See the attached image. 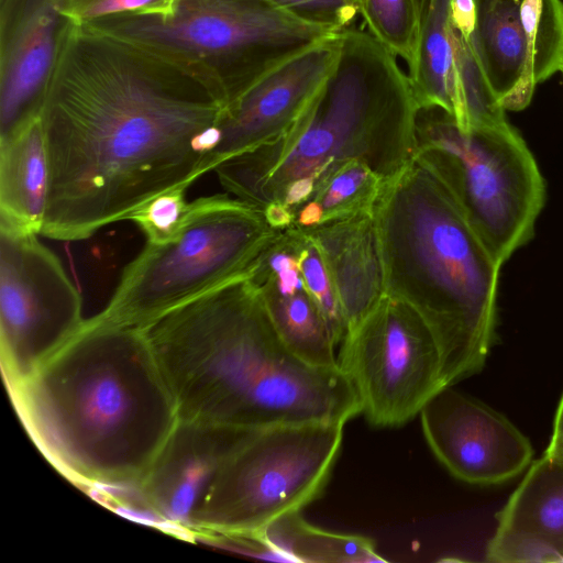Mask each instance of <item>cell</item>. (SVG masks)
I'll list each match as a JSON object with an SVG mask.
<instances>
[{"label":"cell","instance_id":"obj_10","mask_svg":"<svg viewBox=\"0 0 563 563\" xmlns=\"http://www.w3.org/2000/svg\"><path fill=\"white\" fill-rule=\"evenodd\" d=\"M338 364L354 386L362 413L379 428L411 421L445 387L431 329L409 303L387 294L345 334Z\"/></svg>","mask_w":563,"mask_h":563},{"label":"cell","instance_id":"obj_25","mask_svg":"<svg viewBox=\"0 0 563 563\" xmlns=\"http://www.w3.org/2000/svg\"><path fill=\"white\" fill-rule=\"evenodd\" d=\"M454 34L466 128L496 125L507 122L506 110L495 97L477 62L470 36L455 27Z\"/></svg>","mask_w":563,"mask_h":563},{"label":"cell","instance_id":"obj_29","mask_svg":"<svg viewBox=\"0 0 563 563\" xmlns=\"http://www.w3.org/2000/svg\"><path fill=\"white\" fill-rule=\"evenodd\" d=\"M174 0H67L66 16L74 24H88L133 12H165Z\"/></svg>","mask_w":563,"mask_h":563},{"label":"cell","instance_id":"obj_5","mask_svg":"<svg viewBox=\"0 0 563 563\" xmlns=\"http://www.w3.org/2000/svg\"><path fill=\"white\" fill-rule=\"evenodd\" d=\"M386 294L431 329L445 386L478 374L495 343L501 265L439 176L415 156L374 203Z\"/></svg>","mask_w":563,"mask_h":563},{"label":"cell","instance_id":"obj_23","mask_svg":"<svg viewBox=\"0 0 563 563\" xmlns=\"http://www.w3.org/2000/svg\"><path fill=\"white\" fill-rule=\"evenodd\" d=\"M385 181L365 163L351 161L327 178L307 201L319 207L322 223L343 219L373 211Z\"/></svg>","mask_w":563,"mask_h":563},{"label":"cell","instance_id":"obj_12","mask_svg":"<svg viewBox=\"0 0 563 563\" xmlns=\"http://www.w3.org/2000/svg\"><path fill=\"white\" fill-rule=\"evenodd\" d=\"M477 62L505 110L519 111L563 65L562 0H476L470 36Z\"/></svg>","mask_w":563,"mask_h":563},{"label":"cell","instance_id":"obj_9","mask_svg":"<svg viewBox=\"0 0 563 563\" xmlns=\"http://www.w3.org/2000/svg\"><path fill=\"white\" fill-rule=\"evenodd\" d=\"M340 423L254 431L221 465L191 517L194 537L260 534L323 494L339 457Z\"/></svg>","mask_w":563,"mask_h":563},{"label":"cell","instance_id":"obj_6","mask_svg":"<svg viewBox=\"0 0 563 563\" xmlns=\"http://www.w3.org/2000/svg\"><path fill=\"white\" fill-rule=\"evenodd\" d=\"M201 74L227 107L276 65L333 36L271 0H174L165 12L88 23Z\"/></svg>","mask_w":563,"mask_h":563},{"label":"cell","instance_id":"obj_8","mask_svg":"<svg viewBox=\"0 0 563 563\" xmlns=\"http://www.w3.org/2000/svg\"><path fill=\"white\" fill-rule=\"evenodd\" d=\"M415 134L416 156L503 266L532 238L544 203V181L526 142L508 122L464 129L439 107L418 108Z\"/></svg>","mask_w":563,"mask_h":563},{"label":"cell","instance_id":"obj_33","mask_svg":"<svg viewBox=\"0 0 563 563\" xmlns=\"http://www.w3.org/2000/svg\"><path fill=\"white\" fill-rule=\"evenodd\" d=\"M563 432V395L556 409L552 434Z\"/></svg>","mask_w":563,"mask_h":563},{"label":"cell","instance_id":"obj_27","mask_svg":"<svg viewBox=\"0 0 563 563\" xmlns=\"http://www.w3.org/2000/svg\"><path fill=\"white\" fill-rule=\"evenodd\" d=\"M189 187L190 185L184 184L157 195L131 212L126 220L139 227L147 243L168 240L187 212Z\"/></svg>","mask_w":563,"mask_h":563},{"label":"cell","instance_id":"obj_35","mask_svg":"<svg viewBox=\"0 0 563 563\" xmlns=\"http://www.w3.org/2000/svg\"><path fill=\"white\" fill-rule=\"evenodd\" d=\"M562 73H563V65H562V68H561Z\"/></svg>","mask_w":563,"mask_h":563},{"label":"cell","instance_id":"obj_1","mask_svg":"<svg viewBox=\"0 0 563 563\" xmlns=\"http://www.w3.org/2000/svg\"><path fill=\"white\" fill-rule=\"evenodd\" d=\"M223 109L191 68L70 22L40 115L49 173L41 234L86 240L157 195L191 186Z\"/></svg>","mask_w":563,"mask_h":563},{"label":"cell","instance_id":"obj_15","mask_svg":"<svg viewBox=\"0 0 563 563\" xmlns=\"http://www.w3.org/2000/svg\"><path fill=\"white\" fill-rule=\"evenodd\" d=\"M67 0H1L0 144L41 115L62 40Z\"/></svg>","mask_w":563,"mask_h":563},{"label":"cell","instance_id":"obj_32","mask_svg":"<svg viewBox=\"0 0 563 563\" xmlns=\"http://www.w3.org/2000/svg\"><path fill=\"white\" fill-rule=\"evenodd\" d=\"M544 455L553 462L563 465V432L551 435Z\"/></svg>","mask_w":563,"mask_h":563},{"label":"cell","instance_id":"obj_18","mask_svg":"<svg viewBox=\"0 0 563 563\" xmlns=\"http://www.w3.org/2000/svg\"><path fill=\"white\" fill-rule=\"evenodd\" d=\"M302 230L314 241L324 257L347 333L386 295L385 269L373 211Z\"/></svg>","mask_w":563,"mask_h":563},{"label":"cell","instance_id":"obj_34","mask_svg":"<svg viewBox=\"0 0 563 563\" xmlns=\"http://www.w3.org/2000/svg\"><path fill=\"white\" fill-rule=\"evenodd\" d=\"M431 1L432 0H416V4H417V8H418V11H419V14H420V20L422 19L424 13L429 9V5H430Z\"/></svg>","mask_w":563,"mask_h":563},{"label":"cell","instance_id":"obj_2","mask_svg":"<svg viewBox=\"0 0 563 563\" xmlns=\"http://www.w3.org/2000/svg\"><path fill=\"white\" fill-rule=\"evenodd\" d=\"M142 330L180 420L262 430L362 413L340 366L313 367L286 347L250 272Z\"/></svg>","mask_w":563,"mask_h":563},{"label":"cell","instance_id":"obj_24","mask_svg":"<svg viewBox=\"0 0 563 563\" xmlns=\"http://www.w3.org/2000/svg\"><path fill=\"white\" fill-rule=\"evenodd\" d=\"M361 4L366 29L409 67L421 23L416 0H361Z\"/></svg>","mask_w":563,"mask_h":563},{"label":"cell","instance_id":"obj_13","mask_svg":"<svg viewBox=\"0 0 563 563\" xmlns=\"http://www.w3.org/2000/svg\"><path fill=\"white\" fill-rule=\"evenodd\" d=\"M419 416L431 451L462 482L504 483L532 462L529 439L510 420L453 386L439 390Z\"/></svg>","mask_w":563,"mask_h":563},{"label":"cell","instance_id":"obj_7","mask_svg":"<svg viewBox=\"0 0 563 563\" xmlns=\"http://www.w3.org/2000/svg\"><path fill=\"white\" fill-rule=\"evenodd\" d=\"M279 231L269 227L262 209L239 198L200 197L189 202L168 240L146 242L125 266L107 305L85 323L143 329L247 274Z\"/></svg>","mask_w":563,"mask_h":563},{"label":"cell","instance_id":"obj_17","mask_svg":"<svg viewBox=\"0 0 563 563\" xmlns=\"http://www.w3.org/2000/svg\"><path fill=\"white\" fill-rule=\"evenodd\" d=\"M496 520L488 562H563V465L544 454L532 461Z\"/></svg>","mask_w":563,"mask_h":563},{"label":"cell","instance_id":"obj_26","mask_svg":"<svg viewBox=\"0 0 563 563\" xmlns=\"http://www.w3.org/2000/svg\"><path fill=\"white\" fill-rule=\"evenodd\" d=\"M300 231L302 240L299 267L305 286L322 311L340 345L346 334V324L329 268L314 241L302 229Z\"/></svg>","mask_w":563,"mask_h":563},{"label":"cell","instance_id":"obj_3","mask_svg":"<svg viewBox=\"0 0 563 563\" xmlns=\"http://www.w3.org/2000/svg\"><path fill=\"white\" fill-rule=\"evenodd\" d=\"M7 389L54 467L104 496L137 489L178 421L145 333L133 327L85 323Z\"/></svg>","mask_w":563,"mask_h":563},{"label":"cell","instance_id":"obj_30","mask_svg":"<svg viewBox=\"0 0 563 563\" xmlns=\"http://www.w3.org/2000/svg\"><path fill=\"white\" fill-rule=\"evenodd\" d=\"M450 15L453 26L471 36L476 22V0H450Z\"/></svg>","mask_w":563,"mask_h":563},{"label":"cell","instance_id":"obj_31","mask_svg":"<svg viewBox=\"0 0 563 563\" xmlns=\"http://www.w3.org/2000/svg\"><path fill=\"white\" fill-rule=\"evenodd\" d=\"M263 211L267 223L275 230H284L294 225V213L282 202H272Z\"/></svg>","mask_w":563,"mask_h":563},{"label":"cell","instance_id":"obj_14","mask_svg":"<svg viewBox=\"0 0 563 563\" xmlns=\"http://www.w3.org/2000/svg\"><path fill=\"white\" fill-rule=\"evenodd\" d=\"M339 47V33L311 45L276 65L224 107L203 175L284 133L330 73Z\"/></svg>","mask_w":563,"mask_h":563},{"label":"cell","instance_id":"obj_21","mask_svg":"<svg viewBox=\"0 0 563 563\" xmlns=\"http://www.w3.org/2000/svg\"><path fill=\"white\" fill-rule=\"evenodd\" d=\"M252 282L258 288L277 334L295 356L313 367L339 366V344L306 286L282 295L267 282Z\"/></svg>","mask_w":563,"mask_h":563},{"label":"cell","instance_id":"obj_20","mask_svg":"<svg viewBox=\"0 0 563 563\" xmlns=\"http://www.w3.org/2000/svg\"><path fill=\"white\" fill-rule=\"evenodd\" d=\"M408 69L418 108L439 107L466 129L450 0L431 1Z\"/></svg>","mask_w":563,"mask_h":563},{"label":"cell","instance_id":"obj_22","mask_svg":"<svg viewBox=\"0 0 563 563\" xmlns=\"http://www.w3.org/2000/svg\"><path fill=\"white\" fill-rule=\"evenodd\" d=\"M260 534L283 562H386L372 539L323 530L306 521L300 511L276 519Z\"/></svg>","mask_w":563,"mask_h":563},{"label":"cell","instance_id":"obj_4","mask_svg":"<svg viewBox=\"0 0 563 563\" xmlns=\"http://www.w3.org/2000/svg\"><path fill=\"white\" fill-rule=\"evenodd\" d=\"M339 41L333 67L291 125L214 168L231 196L264 210L289 185L316 190L351 161L388 180L416 156L418 104L397 56L366 26L341 31Z\"/></svg>","mask_w":563,"mask_h":563},{"label":"cell","instance_id":"obj_16","mask_svg":"<svg viewBox=\"0 0 563 563\" xmlns=\"http://www.w3.org/2000/svg\"><path fill=\"white\" fill-rule=\"evenodd\" d=\"M254 431L178 419L131 499L157 525L192 536V514L214 475Z\"/></svg>","mask_w":563,"mask_h":563},{"label":"cell","instance_id":"obj_11","mask_svg":"<svg viewBox=\"0 0 563 563\" xmlns=\"http://www.w3.org/2000/svg\"><path fill=\"white\" fill-rule=\"evenodd\" d=\"M82 298L37 234L0 225V358L7 388L27 378L84 327Z\"/></svg>","mask_w":563,"mask_h":563},{"label":"cell","instance_id":"obj_28","mask_svg":"<svg viewBox=\"0 0 563 563\" xmlns=\"http://www.w3.org/2000/svg\"><path fill=\"white\" fill-rule=\"evenodd\" d=\"M276 5L310 24L333 33L354 26L361 16V0H271Z\"/></svg>","mask_w":563,"mask_h":563},{"label":"cell","instance_id":"obj_19","mask_svg":"<svg viewBox=\"0 0 563 563\" xmlns=\"http://www.w3.org/2000/svg\"><path fill=\"white\" fill-rule=\"evenodd\" d=\"M49 173L40 118L0 144V225L41 234Z\"/></svg>","mask_w":563,"mask_h":563}]
</instances>
